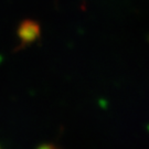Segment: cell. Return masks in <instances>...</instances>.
I'll use <instances>...</instances> for the list:
<instances>
[]
</instances>
